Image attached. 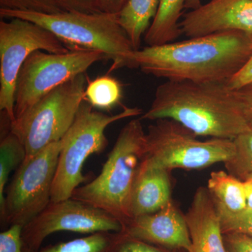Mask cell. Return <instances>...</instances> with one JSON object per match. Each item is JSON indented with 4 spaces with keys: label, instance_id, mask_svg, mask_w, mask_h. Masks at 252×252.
<instances>
[{
    "label": "cell",
    "instance_id": "6da1fadb",
    "mask_svg": "<svg viewBox=\"0 0 252 252\" xmlns=\"http://www.w3.org/2000/svg\"><path fill=\"white\" fill-rule=\"evenodd\" d=\"M252 55V34L220 32L135 51L144 74L166 81L228 82Z\"/></svg>",
    "mask_w": 252,
    "mask_h": 252
},
{
    "label": "cell",
    "instance_id": "ffe728a7",
    "mask_svg": "<svg viewBox=\"0 0 252 252\" xmlns=\"http://www.w3.org/2000/svg\"><path fill=\"white\" fill-rule=\"evenodd\" d=\"M26 157L24 145L10 130L0 144V211L4 207L5 190L10 174L19 167Z\"/></svg>",
    "mask_w": 252,
    "mask_h": 252
},
{
    "label": "cell",
    "instance_id": "836d02e7",
    "mask_svg": "<svg viewBox=\"0 0 252 252\" xmlns=\"http://www.w3.org/2000/svg\"></svg>",
    "mask_w": 252,
    "mask_h": 252
},
{
    "label": "cell",
    "instance_id": "9a60e30c",
    "mask_svg": "<svg viewBox=\"0 0 252 252\" xmlns=\"http://www.w3.org/2000/svg\"><path fill=\"white\" fill-rule=\"evenodd\" d=\"M170 172L141 162L131 193L130 220L155 213L171 201Z\"/></svg>",
    "mask_w": 252,
    "mask_h": 252
},
{
    "label": "cell",
    "instance_id": "8fae6325",
    "mask_svg": "<svg viewBox=\"0 0 252 252\" xmlns=\"http://www.w3.org/2000/svg\"><path fill=\"white\" fill-rule=\"evenodd\" d=\"M122 230V223L117 219L97 207L72 198L51 201L23 226V249L25 252L36 251L46 238L57 232L93 234Z\"/></svg>",
    "mask_w": 252,
    "mask_h": 252
},
{
    "label": "cell",
    "instance_id": "30bf717a",
    "mask_svg": "<svg viewBox=\"0 0 252 252\" xmlns=\"http://www.w3.org/2000/svg\"><path fill=\"white\" fill-rule=\"evenodd\" d=\"M62 141L50 144L23 161L6 189L1 220L24 226L51 202Z\"/></svg>",
    "mask_w": 252,
    "mask_h": 252
},
{
    "label": "cell",
    "instance_id": "cb8c5ba5",
    "mask_svg": "<svg viewBox=\"0 0 252 252\" xmlns=\"http://www.w3.org/2000/svg\"><path fill=\"white\" fill-rule=\"evenodd\" d=\"M184 250H169L139 240L123 232H119L111 252H182Z\"/></svg>",
    "mask_w": 252,
    "mask_h": 252
},
{
    "label": "cell",
    "instance_id": "7402d4cb",
    "mask_svg": "<svg viewBox=\"0 0 252 252\" xmlns=\"http://www.w3.org/2000/svg\"><path fill=\"white\" fill-rule=\"evenodd\" d=\"M233 142L235 154L223 163L227 172L244 182L252 175V131L238 136Z\"/></svg>",
    "mask_w": 252,
    "mask_h": 252
},
{
    "label": "cell",
    "instance_id": "4fadbf2b",
    "mask_svg": "<svg viewBox=\"0 0 252 252\" xmlns=\"http://www.w3.org/2000/svg\"><path fill=\"white\" fill-rule=\"evenodd\" d=\"M121 232L169 250L189 252L191 248L185 215L172 200L155 213L127 220Z\"/></svg>",
    "mask_w": 252,
    "mask_h": 252
},
{
    "label": "cell",
    "instance_id": "d4e9b609",
    "mask_svg": "<svg viewBox=\"0 0 252 252\" xmlns=\"http://www.w3.org/2000/svg\"><path fill=\"white\" fill-rule=\"evenodd\" d=\"M222 233H239L252 237V211L245 210L237 215L219 213Z\"/></svg>",
    "mask_w": 252,
    "mask_h": 252
},
{
    "label": "cell",
    "instance_id": "83f0119b",
    "mask_svg": "<svg viewBox=\"0 0 252 252\" xmlns=\"http://www.w3.org/2000/svg\"><path fill=\"white\" fill-rule=\"evenodd\" d=\"M64 11L94 14L100 12L95 0H56Z\"/></svg>",
    "mask_w": 252,
    "mask_h": 252
},
{
    "label": "cell",
    "instance_id": "4dcf8cb0",
    "mask_svg": "<svg viewBox=\"0 0 252 252\" xmlns=\"http://www.w3.org/2000/svg\"><path fill=\"white\" fill-rule=\"evenodd\" d=\"M236 91L243 102L247 115L252 123V83Z\"/></svg>",
    "mask_w": 252,
    "mask_h": 252
},
{
    "label": "cell",
    "instance_id": "52a82bcc",
    "mask_svg": "<svg viewBox=\"0 0 252 252\" xmlns=\"http://www.w3.org/2000/svg\"><path fill=\"white\" fill-rule=\"evenodd\" d=\"M87 79L81 74L51 91L10 124L26 149L28 160L62 140L84 101Z\"/></svg>",
    "mask_w": 252,
    "mask_h": 252
},
{
    "label": "cell",
    "instance_id": "f1b7e54d",
    "mask_svg": "<svg viewBox=\"0 0 252 252\" xmlns=\"http://www.w3.org/2000/svg\"><path fill=\"white\" fill-rule=\"evenodd\" d=\"M252 83V55L246 64L236 74L227 82L233 90H239Z\"/></svg>",
    "mask_w": 252,
    "mask_h": 252
},
{
    "label": "cell",
    "instance_id": "ba28073f",
    "mask_svg": "<svg viewBox=\"0 0 252 252\" xmlns=\"http://www.w3.org/2000/svg\"><path fill=\"white\" fill-rule=\"evenodd\" d=\"M103 60H108L103 53L83 49H71L64 54L33 52L18 74L15 94L16 119L45 94Z\"/></svg>",
    "mask_w": 252,
    "mask_h": 252
},
{
    "label": "cell",
    "instance_id": "f546056e",
    "mask_svg": "<svg viewBox=\"0 0 252 252\" xmlns=\"http://www.w3.org/2000/svg\"><path fill=\"white\" fill-rule=\"evenodd\" d=\"M127 0H95L100 12L119 14Z\"/></svg>",
    "mask_w": 252,
    "mask_h": 252
},
{
    "label": "cell",
    "instance_id": "d6a6232c",
    "mask_svg": "<svg viewBox=\"0 0 252 252\" xmlns=\"http://www.w3.org/2000/svg\"><path fill=\"white\" fill-rule=\"evenodd\" d=\"M201 5V0H185V8L186 9L194 10L198 9Z\"/></svg>",
    "mask_w": 252,
    "mask_h": 252
},
{
    "label": "cell",
    "instance_id": "8992f818",
    "mask_svg": "<svg viewBox=\"0 0 252 252\" xmlns=\"http://www.w3.org/2000/svg\"><path fill=\"white\" fill-rule=\"evenodd\" d=\"M146 132L143 160L148 166L171 171L173 169L201 170L225 162L235 152L233 140H200L192 131L171 119H158Z\"/></svg>",
    "mask_w": 252,
    "mask_h": 252
},
{
    "label": "cell",
    "instance_id": "2e32d148",
    "mask_svg": "<svg viewBox=\"0 0 252 252\" xmlns=\"http://www.w3.org/2000/svg\"><path fill=\"white\" fill-rule=\"evenodd\" d=\"M207 189L219 213L237 215L247 210L244 182L228 172H212Z\"/></svg>",
    "mask_w": 252,
    "mask_h": 252
},
{
    "label": "cell",
    "instance_id": "44dd1931",
    "mask_svg": "<svg viewBox=\"0 0 252 252\" xmlns=\"http://www.w3.org/2000/svg\"><path fill=\"white\" fill-rule=\"evenodd\" d=\"M118 233L99 232L69 241L49 245L34 252H111Z\"/></svg>",
    "mask_w": 252,
    "mask_h": 252
},
{
    "label": "cell",
    "instance_id": "7a4b0ae2",
    "mask_svg": "<svg viewBox=\"0 0 252 252\" xmlns=\"http://www.w3.org/2000/svg\"><path fill=\"white\" fill-rule=\"evenodd\" d=\"M171 119L197 136L235 140L252 131L236 90L227 82L166 81L141 120Z\"/></svg>",
    "mask_w": 252,
    "mask_h": 252
},
{
    "label": "cell",
    "instance_id": "5bb4252c",
    "mask_svg": "<svg viewBox=\"0 0 252 252\" xmlns=\"http://www.w3.org/2000/svg\"><path fill=\"white\" fill-rule=\"evenodd\" d=\"M191 241L189 252H225L220 217L207 187H199L185 215Z\"/></svg>",
    "mask_w": 252,
    "mask_h": 252
},
{
    "label": "cell",
    "instance_id": "603a6c76",
    "mask_svg": "<svg viewBox=\"0 0 252 252\" xmlns=\"http://www.w3.org/2000/svg\"><path fill=\"white\" fill-rule=\"evenodd\" d=\"M0 9L48 14L64 11L56 0H0Z\"/></svg>",
    "mask_w": 252,
    "mask_h": 252
},
{
    "label": "cell",
    "instance_id": "7c38bea8",
    "mask_svg": "<svg viewBox=\"0 0 252 252\" xmlns=\"http://www.w3.org/2000/svg\"><path fill=\"white\" fill-rule=\"evenodd\" d=\"M180 28L189 38L230 31L252 34V0H211L186 14Z\"/></svg>",
    "mask_w": 252,
    "mask_h": 252
},
{
    "label": "cell",
    "instance_id": "484cf974",
    "mask_svg": "<svg viewBox=\"0 0 252 252\" xmlns=\"http://www.w3.org/2000/svg\"><path fill=\"white\" fill-rule=\"evenodd\" d=\"M23 225H10L0 233V252H26L22 240Z\"/></svg>",
    "mask_w": 252,
    "mask_h": 252
},
{
    "label": "cell",
    "instance_id": "9c48e42d",
    "mask_svg": "<svg viewBox=\"0 0 252 252\" xmlns=\"http://www.w3.org/2000/svg\"><path fill=\"white\" fill-rule=\"evenodd\" d=\"M36 51L64 54L67 46L46 28L22 18L0 21V110L11 122L15 117V94L18 74Z\"/></svg>",
    "mask_w": 252,
    "mask_h": 252
},
{
    "label": "cell",
    "instance_id": "e0dca14e",
    "mask_svg": "<svg viewBox=\"0 0 252 252\" xmlns=\"http://www.w3.org/2000/svg\"><path fill=\"white\" fill-rule=\"evenodd\" d=\"M185 0H160L157 15L144 35L147 46H159L174 42L182 34L180 18Z\"/></svg>",
    "mask_w": 252,
    "mask_h": 252
},
{
    "label": "cell",
    "instance_id": "277c9868",
    "mask_svg": "<svg viewBox=\"0 0 252 252\" xmlns=\"http://www.w3.org/2000/svg\"><path fill=\"white\" fill-rule=\"evenodd\" d=\"M141 121L133 119L123 127L100 174L76 189L72 196L108 212L122 227L130 220L131 193L145 156L146 132Z\"/></svg>",
    "mask_w": 252,
    "mask_h": 252
},
{
    "label": "cell",
    "instance_id": "3957f363",
    "mask_svg": "<svg viewBox=\"0 0 252 252\" xmlns=\"http://www.w3.org/2000/svg\"><path fill=\"white\" fill-rule=\"evenodd\" d=\"M0 16L36 23L52 32L69 49L100 51L112 61L110 71L138 68L136 51L119 23L118 14L67 11L48 14L0 9Z\"/></svg>",
    "mask_w": 252,
    "mask_h": 252
},
{
    "label": "cell",
    "instance_id": "4316f807",
    "mask_svg": "<svg viewBox=\"0 0 252 252\" xmlns=\"http://www.w3.org/2000/svg\"><path fill=\"white\" fill-rule=\"evenodd\" d=\"M225 252H252V237L239 233H223Z\"/></svg>",
    "mask_w": 252,
    "mask_h": 252
},
{
    "label": "cell",
    "instance_id": "5b68a950",
    "mask_svg": "<svg viewBox=\"0 0 252 252\" xmlns=\"http://www.w3.org/2000/svg\"><path fill=\"white\" fill-rule=\"evenodd\" d=\"M142 113L137 107H124L119 114L107 115L94 110L84 100L72 125L61 140L62 149L53 184L51 201L72 198L74 190L85 182L84 163L90 156L101 153L108 145L105 130L110 124Z\"/></svg>",
    "mask_w": 252,
    "mask_h": 252
},
{
    "label": "cell",
    "instance_id": "d6986e66",
    "mask_svg": "<svg viewBox=\"0 0 252 252\" xmlns=\"http://www.w3.org/2000/svg\"><path fill=\"white\" fill-rule=\"evenodd\" d=\"M123 96L122 84L115 78L104 75L88 80L84 100L94 108L111 110L120 104Z\"/></svg>",
    "mask_w": 252,
    "mask_h": 252
},
{
    "label": "cell",
    "instance_id": "1f68e13d",
    "mask_svg": "<svg viewBox=\"0 0 252 252\" xmlns=\"http://www.w3.org/2000/svg\"><path fill=\"white\" fill-rule=\"evenodd\" d=\"M246 193L247 210L252 211V175L244 181Z\"/></svg>",
    "mask_w": 252,
    "mask_h": 252
},
{
    "label": "cell",
    "instance_id": "ac0fdd59",
    "mask_svg": "<svg viewBox=\"0 0 252 252\" xmlns=\"http://www.w3.org/2000/svg\"><path fill=\"white\" fill-rule=\"evenodd\" d=\"M160 0H127L118 14L119 22L135 51L157 15Z\"/></svg>",
    "mask_w": 252,
    "mask_h": 252
}]
</instances>
